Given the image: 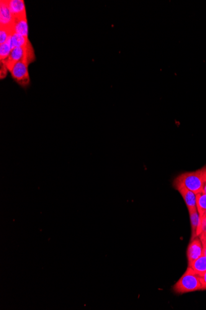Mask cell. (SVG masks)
<instances>
[{"label":"cell","instance_id":"6da1fadb","mask_svg":"<svg viewBox=\"0 0 206 310\" xmlns=\"http://www.w3.org/2000/svg\"><path fill=\"white\" fill-rule=\"evenodd\" d=\"M174 181L184 184L196 195L203 193L206 183V165L199 170L180 174Z\"/></svg>","mask_w":206,"mask_h":310},{"label":"cell","instance_id":"7a4b0ae2","mask_svg":"<svg viewBox=\"0 0 206 310\" xmlns=\"http://www.w3.org/2000/svg\"><path fill=\"white\" fill-rule=\"evenodd\" d=\"M173 290L175 293L178 294L202 291L199 276L189 266L184 275L175 284Z\"/></svg>","mask_w":206,"mask_h":310},{"label":"cell","instance_id":"3957f363","mask_svg":"<svg viewBox=\"0 0 206 310\" xmlns=\"http://www.w3.org/2000/svg\"><path fill=\"white\" fill-rule=\"evenodd\" d=\"M27 61L29 64L34 62L35 55L32 43L30 42L24 47H15L11 50V53L6 60L1 61L4 64L9 71L13 66L20 61Z\"/></svg>","mask_w":206,"mask_h":310},{"label":"cell","instance_id":"277c9868","mask_svg":"<svg viewBox=\"0 0 206 310\" xmlns=\"http://www.w3.org/2000/svg\"><path fill=\"white\" fill-rule=\"evenodd\" d=\"M29 65L27 61H20L9 71L12 79L22 88H27L30 85V78L28 70Z\"/></svg>","mask_w":206,"mask_h":310},{"label":"cell","instance_id":"5b68a950","mask_svg":"<svg viewBox=\"0 0 206 310\" xmlns=\"http://www.w3.org/2000/svg\"><path fill=\"white\" fill-rule=\"evenodd\" d=\"M173 186L181 194L189 211L197 209V195L193 191H190L184 184L176 182L175 181L173 182Z\"/></svg>","mask_w":206,"mask_h":310},{"label":"cell","instance_id":"8992f818","mask_svg":"<svg viewBox=\"0 0 206 310\" xmlns=\"http://www.w3.org/2000/svg\"><path fill=\"white\" fill-rule=\"evenodd\" d=\"M14 20V17L7 4V0H1L0 1V28H6L12 30Z\"/></svg>","mask_w":206,"mask_h":310},{"label":"cell","instance_id":"52a82bcc","mask_svg":"<svg viewBox=\"0 0 206 310\" xmlns=\"http://www.w3.org/2000/svg\"><path fill=\"white\" fill-rule=\"evenodd\" d=\"M187 255L189 265L203 255V244L200 238L197 237L191 240L188 247Z\"/></svg>","mask_w":206,"mask_h":310},{"label":"cell","instance_id":"ba28073f","mask_svg":"<svg viewBox=\"0 0 206 310\" xmlns=\"http://www.w3.org/2000/svg\"><path fill=\"white\" fill-rule=\"evenodd\" d=\"M12 31L13 34L29 37H28L29 36V25H28L27 16L14 19Z\"/></svg>","mask_w":206,"mask_h":310},{"label":"cell","instance_id":"9c48e42d","mask_svg":"<svg viewBox=\"0 0 206 310\" xmlns=\"http://www.w3.org/2000/svg\"><path fill=\"white\" fill-rule=\"evenodd\" d=\"M7 4L14 19L27 16L24 0H7Z\"/></svg>","mask_w":206,"mask_h":310},{"label":"cell","instance_id":"30bf717a","mask_svg":"<svg viewBox=\"0 0 206 310\" xmlns=\"http://www.w3.org/2000/svg\"><path fill=\"white\" fill-rule=\"evenodd\" d=\"M189 266L192 268L198 276L205 273L206 272V256L203 255L197 260L193 261Z\"/></svg>","mask_w":206,"mask_h":310},{"label":"cell","instance_id":"8fae6325","mask_svg":"<svg viewBox=\"0 0 206 310\" xmlns=\"http://www.w3.org/2000/svg\"><path fill=\"white\" fill-rule=\"evenodd\" d=\"M189 212L192 227L191 240H193L196 237H197V231L200 221V216L197 209L190 210V211H189Z\"/></svg>","mask_w":206,"mask_h":310},{"label":"cell","instance_id":"7c38bea8","mask_svg":"<svg viewBox=\"0 0 206 310\" xmlns=\"http://www.w3.org/2000/svg\"><path fill=\"white\" fill-rule=\"evenodd\" d=\"M29 42V37L13 34L11 38L12 50L15 47H24Z\"/></svg>","mask_w":206,"mask_h":310},{"label":"cell","instance_id":"4fadbf2b","mask_svg":"<svg viewBox=\"0 0 206 310\" xmlns=\"http://www.w3.org/2000/svg\"><path fill=\"white\" fill-rule=\"evenodd\" d=\"M197 208L200 217L204 216L206 211V194L201 193L197 194Z\"/></svg>","mask_w":206,"mask_h":310},{"label":"cell","instance_id":"5bb4252c","mask_svg":"<svg viewBox=\"0 0 206 310\" xmlns=\"http://www.w3.org/2000/svg\"><path fill=\"white\" fill-rule=\"evenodd\" d=\"M11 37L4 44L0 45V61L6 60L11 52Z\"/></svg>","mask_w":206,"mask_h":310},{"label":"cell","instance_id":"9a60e30c","mask_svg":"<svg viewBox=\"0 0 206 310\" xmlns=\"http://www.w3.org/2000/svg\"><path fill=\"white\" fill-rule=\"evenodd\" d=\"M13 33L12 30L6 28H0V45L4 44L11 37Z\"/></svg>","mask_w":206,"mask_h":310},{"label":"cell","instance_id":"2e32d148","mask_svg":"<svg viewBox=\"0 0 206 310\" xmlns=\"http://www.w3.org/2000/svg\"><path fill=\"white\" fill-rule=\"evenodd\" d=\"M199 276L201 284H202V291L206 290V272Z\"/></svg>","mask_w":206,"mask_h":310},{"label":"cell","instance_id":"e0dca14e","mask_svg":"<svg viewBox=\"0 0 206 310\" xmlns=\"http://www.w3.org/2000/svg\"><path fill=\"white\" fill-rule=\"evenodd\" d=\"M201 241H202L203 247V255L206 256V238H205V239L201 240Z\"/></svg>","mask_w":206,"mask_h":310},{"label":"cell","instance_id":"ac0fdd59","mask_svg":"<svg viewBox=\"0 0 206 310\" xmlns=\"http://www.w3.org/2000/svg\"><path fill=\"white\" fill-rule=\"evenodd\" d=\"M203 193H205L206 194V183L205 187H204V189H203Z\"/></svg>","mask_w":206,"mask_h":310},{"label":"cell","instance_id":"d6986e66","mask_svg":"<svg viewBox=\"0 0 206 310\" xmlns=\"http://www.w3.org/2000/svg\"><path fill=\"white\" fill-rule=\"evenodd\" d=\"M205 216H206V212H205Z\"/></svg>","mask_w":206,"mask_h":310}]
</instances>
